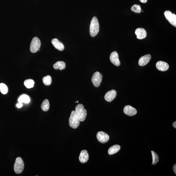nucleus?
<instances>
[{
  "label": "nucleus",
  "instance_id": "f257e3e1",
  "mask_svg": "<svg viewBox=\"0 0 176 176\" xmlns=\"http://www.w3.org/2000/svg\"><path fill=\"white\" fill-rule=\"evenodd\" d=\"M99 24L97 18L93 17L91 22L90 27V33L91 36L94 37L97 35L99 31Z\"/></svg>",
  "mask_w": 176,
  "mask_h": 176
},
{
  "label": "nucleus",
  "instance_id": "f03ea898",
  "mask_svg": "<svg viewBox=\"0 0 176 176\" xmlns=\"http://www.w3.org/2000/svg\"><path fill=\"white\" fill-rule=\"evenodd\" d=\"M75 113L80 121L83 122L86 119L87 111L86 109H84V106L82 104H79L77 105L75 109Z\"/></svg>",
  "mask_w": 176,
  "mask_h": 176
},
{
  "label": "nucleus",
  "instance_id": "7ed1b4c3",
  "mask_svg": "<svg viewBox=\"0 0 176 176\" xmlns=\"http://www.w3.org/2000/svg\"><path fill=\"white\" fill-rule=\"evenodd\" d=\"M24 169V163L23 159L20 157L16 158L14 165V170L16 174H19Z\"/></svg>",
  "mask_w": 176,
  "mask_h": 176
},
{
  "label": "nucleus",
  "instance_id": "20e7f679",
  "mask_svg": "<svg viewBox=\"0 0 176 176\" xmlns=\"http://www.w3.org/2000/svg\"><path fill=\"white\" fill-rule=\"evenodd\" d=\"M69 126L73 129H76L79 126L80 121L75 113V111H72L69 119Z\"/></svg>",
  "mask_w": 176,
  "mask_h": 176
},
{
  "label": "nucleus",
  "instance_id": "39448f33",
  "mask_svg": "<svg viewBox=\"0 0 176 176\" xmlns=\"http://www.w3.org/2000/svg\"><path fill=\"white\" fill-rule=\"evenodd\" d=\"M41 46L40 40L38 37H35L32 39L30 45V49L31 52L35 53L38 51Z\"/></svg>",
  "mask_w": 176,
  "mask_h": 176
},
{
  "label": "nucleus",
  "instance_id": "423d86ee",
  "mask_svg": "<svg viewBox=\"0 0 176 176\" xmlns=\"http://www.w3.org/2000/svg\"><path fill=\"white\" fill-rule=\"evenodd\" d=\"M102 75L99 72L97 71L93 74L91 78V81L95 87H98L100 86L102 82Z\"/></svg>",
  "mask_w": 176,
  "mask_h": 176
},
{
  "label": "nucleus",
  "instance_id": "0eeeda50",
  "mask_svg": "<svg viewBox=\"0 0 176 176\" xmlns=\"http://www.w3.org/2000/svg\"><path fill=\"white\" fill-rule=\"evenodd\" d=\"M164 15L166 19L169 21L170 23L173 26L176 27V15L172 14L169 10H166L164 12Z\"/></svg>",
  "mask_w": 176,
  "mask_h": 176
},
{
  "label": "nucleus",
  "instance_id": "6e6552de",
  "mask_svg": "<svg viewBox=\"0 0 176 176\" xmlns=\"http://www.w3.org/2000/svg\"><path fill=\"white\" fill-rule=\"evenodd\" d=\"M97 137L98 141L103 143L107 142L110 138L108 134L103 131H100L97 133Z\"/></svg>",
  "mask_w": 176,
  "mask_h": 176
},
{
  "label": "nucleus",
  "instance_id": "1a4fd4ad",
  "mask_svg": "<svg viewBox=\"0 0 176 176\" xmlns=\"http://www.w3.org/2000/svg\"><path fill=\"white\" fill-rule=\"evenodd\" d=\"M123 111L125 114L129 116H134L137 113V111L136 109L129 105L125 106Z\"/></svg>",
  "mask_w": 176,
  "mask_h": 176
},
{
  "label": "nucleus",
  "instance_id": "9d476101",
  "mask_svg": "<svg viewBox=\"0 0 176 176\" xmlns=\"http://www.w3.org/2000/svg\"><path fill=\"white\" fill-rule=\"evenodd\" d=\"M110 58L111 62L114 65L119 66L121 65L118 55L116 52L114 51L110 55Z\"/></svg>",
  "mask_w": 176,
  "mask_h": 176
},
{
  "label": "nucleus",
  "instance_id": "9b49d317",
  "mask_svg": "<svg viewBox=\"0 0 176 176\" xmlns=\"http://www.w3.org/2000/svg\"><path fill=\"white\" fill-rule=\"evenodd\" d=\"M116 91L112 90L106 93L105 96V99L108 102H111L116 98Z\"/></svg>",
  "mask_w": 176,
  "mask_h": 176
},
{
  "label": "nucleus",
  "instance_id": "f8f14e48",
  "mask_svg": "<svg viewBox=\"0 0 176 176\" xmlns=\"http://www.w3.org/2000/svg\"><path fill=\"white\" fill-rule=\"evenodd\" d=\"M156 67L159 71H167L169 69V66L167 63L160 61L157 63Z\"/></svg>",
  "mask_w": 176,
  "mask_h": 176
},
{
  "label": "nucleus",
  "instance_id": "ddd939ff",
  "mask_svg": "<svg viewBox=\"0 0 176 176\" xmlns=\"http://www.w3.org/2000/svg\"><path fill=\"white\" fill-rule=\"evenodd\" d=\"M135 34L138 39H145L147 36V33L145 29L142 28H138L136 29Z\"/></svg>",
  "mask_w": 176,
  "mask_h": 176
},
{
  "label": "nucleus",
  "instance_id": "4468645a",
  "mask_svg": "<svg viewBox=\"0 0 176 176\" xmlns=\"http://www.w3.org/2000/svg\"><path fill=\"white\" fill-rule=\"evenodd\" d=\"M151 58L150 54L146 55L141 57L139 60L138 64L140 66H145L149 63Z\"/></svg>",
  "mask_w": 176,
  "mask_h": 176
},
{
  "label": "nucleus",
  "instance_id": "2eb2a0df",
  "mask_svg": "<svg viewBox=\"0 0 176 176\" xmlns=\"http://www.w3.org/2000/svg\"><path fill=\"white\" fill-rule=\"evenodd\" d=\"M89 159V155L88 152L86 150H82L81 151L79 157V160L82 163L87 162Z\"/></svg>",
  "mask_w": 176,
  "mask_h": 176
},
{
  "label": "nucleus",
  "instance_id": "dca6fc26",
  "mask_svg": "<svg viewBox=\"0 0 176 176\" xmlns=\"http://www.w3.org/2000/svg\"><path fill=\"white\" fill-rule=\"evenodd\" d=\"M51 42L55 49L60 51H62L64 49V44L57 39H53Z\"/></svg>",
  "mask_w": 176,
  "mask_h": 176
},
{
  "label": "nucleus",
  "instance_id": "f3484780",
  "mask_svg": "<svg viewBox=\"0 0 176 176\" xmlns=\"http://www.w3.org/2000/svg\"><path fill=\"white\" fill-rule=\"evenodd\" d=\"M121 146L117 145H114L111 147L108 150V153L110 155L115 154L120 150Z\"/></svg>",
  "mask_w": 176,
  "mask_h": 176
},
{
  "label": "nucleus",
  "instance_id": "a211bd4d",
  "mask_svg": "<svg viewBox=\"0 0 176 176\" xmlns=\"http://www.w3.org/2000/svg\"><path fill=\"white\" fill-rule=\"evenodd\" d=\"M53 68L56 70H62L66 68V64L63 61H58L53 65Z\"/></svg>",
  "mask_w": 176,
  "mask_h": 176
},
{
  "label": "nucleus",
  "instance_id": "6ab92c4d",
  "mask_svg": "<svg viewBox=\"0 0 176 176\" xmlns=\"http://www.w3.org/2000/svg\"><path fill=\"white\" fill-rule=\"evenodd\" d=\"M18 101L19 103H28L30 102V98L27 95L24 94L21 95L18 98Z\"/></svg>",
  "mask_w": 176,
  "mask_h": 176
},
{
  "label": "nucleus",
  "instance_id": "aec40b11",
  "mask_svg": "<svg viewBox=\"0 0 176 176\" xmlns=\"http://www.w3.org/2000/svg\"><path fill=\"white\" fill-rule=\"evenodd\" d=\"M42 110L44 112H47L49 110L50 104L49 100L45 99L42 102L41 106Z\"/></svg>",
  "mask_w": 176,
  "mask_h": 176
},
{
  "label": "nucleus",
  "instance_id": "412c9836",
  "mask_svg": "<svg viewBox=\"0 0 176 176\" xmlns=\"http://www.w3.org/2000/svg\"><path fill=\"white\" fill-rule=\"evenodd\" d=\"M44 84L46 86H49L52 83L51 77L48 75L44 77L42 79Z\"/></svg>",
  "mask_w": 176,
  "mask_h": 176
},
{
  "label": "nucleus",
  "instance_id": "4be33fe9",
  "mask_svg": "<svg viewBox=\"0 0 176 176\" xmlns=\"http://www.w3.org/2000/svg\"><path fill=\"white\" fill-rule=\"evenodd\" d=\"M151 152L152 157L153 161L152 164L155 165L158 163L159 161V157L158 155L153 151H151Z\"/></svg>",
  "mask_w": 176,
  "mask_h": 176
},
{
  "label": "nucleus",
  "instance_id": "5701e85b",
  "mask_svg": "<svg viewBox=\"0 0 176 176\" xmlns=\"http://www.w3.org/2000/svg\"><path fill=\"white\" fill-rule=\"evenodd\" d=\"M25 86L28 89L33 87L34 84V82L33 80L29 79L26 80L24 82Z\"/></svg>",
  "mask_w": 176,
  "mask_h": 176
},
{
  "label": "nucleus",
  "instance_id": "b1692460",
  "mask_svg": "<svg viewBox=\"0 0 176 176\" xmlns=\"http://www.w3.org/2000/svg\"><path fill=\"white\" fill-rule=\"evenodd\" d=\"M132 11L137 13H140L142 12L141 7L139 5L134 4L131 8Z\"/></svg>",
  "mask_w": 176,
  "mask_h": 176
},
{
  "label": "nucleus",
  "instance_id": "393cba45",
  "mask_svg": "<svg viewBox=\"0 0 176 176\" xmlns=\"http://www.w3.org/2000/svg\"><path fill=\"white\" fill-rule=\"evenodd\" d=\"M0 91L3 94H6L8 91V88L6 85L4 83L0 84Z\"/></svg>",
  "mask_w": 176,
  "mask_h": 176
},
{
  "label": "nucleus",
  "instance_id": "a878e982",
  "mask_svg": "<svg viewBox=\"0 0 176 176\" xmlns=\"http://www.w3.org/2000/svg\"><path fill=\"white\" fill-rule=\"evenodd\" d=\"M23 105L22 103H18L17 105V106L18 108H20L22 107L23 106Z\"/></svg>",
  "mask_w": 176,
  "mask_h": 176
},
{
  "label": "nucleus",
  "instance_id": "bb28decb",
  "mask_svg": "<svg viewBox=\"0 0 176 176\" xmlns=\"http://www.w3.org/2000/svg\"><path fill=\"white\" fill-rule=\"evenodd\" d=\"M173 169L175 174H176V164H175L173 167Z\"/></svg>",
  "mask_w": 176,
  "mask_h": 176
},
{
  "label": "nucleus",
  "instance_id": "cd10ccee",
  "mask_svg": "<svg viewBox=\"0 0 176 176\" xmlns=\"http://www.w3.org/2000/svg\"><path fill=\"white\" fill-rule=\"evenodd\" d=\"M142 3H146L148 1V0H139Z\"/></svg>",
  "mask_w": 176,
  "mask_h": 176
},
{
  "label": "nucleus",
  "instance_id": "c85d7f7f",
  "mask_svg": "<svg viewBox=\"0 0 176 176\" xmlns=\"http://www.w3.org/2000/svg\"><path fill=\"white\" fill-rule=\"evenodd\" d=\"M173 126L175 128V129L176 128V122L175 121L173 123Z\"/></svg>",
  "mask_w": 176,
  "mask_h": 176
},
{
  "label": "nucleus",
  "instance_id": "c756f323",
  "mask_svg": "<svg viewBox=\"0 0 176 176\" xmlns=\"http://www.w3.org/2000/svg\"><path fill=\"white\" fill-rule=\"evenodd\" d=\"M79 102L78 101H77L76 103H78Z\"/></svg>",
  "mask_w": 176,
  "mask_h": 176
}]
</instances>
